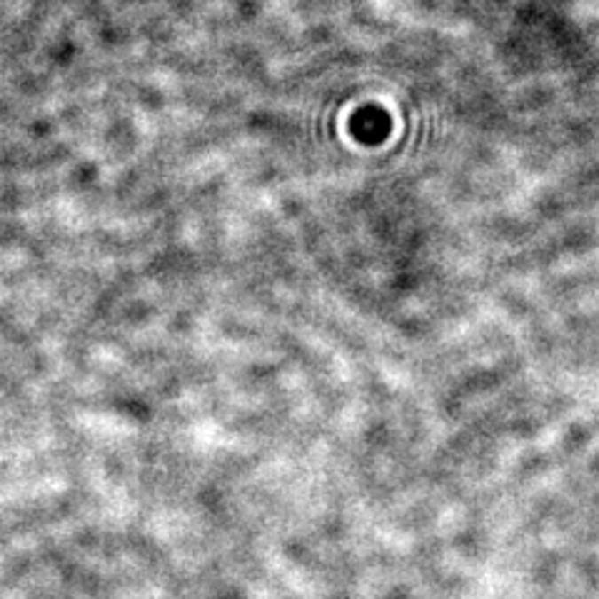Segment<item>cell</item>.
Returning a JSON list of instances; mask_svg holds the SVG:
<instances>
[{
    "mask_svg": "<svg viewBox=\"0 0 599 599\" xmlns=\"http://www.w3.org/2000/svg\"><path fill=\"white\" fill-rule=\"evenodd\" d=\"M387 130H390V120L382 110H365L355 118V135L362 138L365 143H377L380 138H385Z\"/></svg>",
    "mask_w": 599,
    "mask_h": 599,
    "instance_id": "6da1fadb",
    "label": "cell"
}]
</instances>
